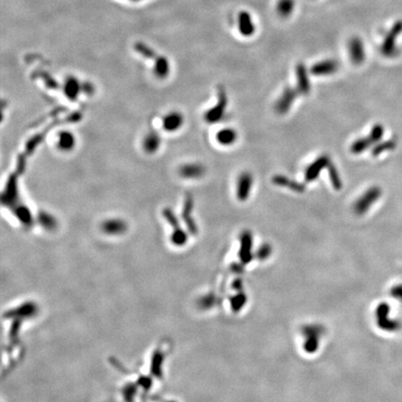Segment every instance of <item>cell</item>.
<instances>
[{"instance_id":"7","label":"cell","mask_w":402,"mask_h":402,"mask_svg":"<svg viewBox=\"0 0 402 402\" xmlns=\"http://www.w3.org/2000/svg\"><path fill=\"white\" fill-rule=\"evenodd\" d=\"M253 179L250 173H242L237 182V197L240 201H245L249 198L251 194Z\"/></svg>"},{"instance_id":"8","label":"cell","mask_w":402,"mask_h":402,"mask_svg":"<svg viewBox=\"0 0 402 402\" xmlns=\"http://www.w3.org/2000/svg\"><path fill=\"white\" fill-rule=\"evenodd\" d=\"M295 74L298 92L301 94H308L311 89V85L307 66L302 62L298 63L295 67Z\"/></svg>"},{"instance_id":"19","label":"cell","mask_w":402,"mask_h":402,"mask_svg":"<svg viewBox=\"0 0 402 402\" xmlns=\"http://www.w3.org/2000/svg\"><path fill=\"white\" fill-rule=\"evenodd\" d=\"M80 89H81L80 85L76 78H69L65 82L64 92H65L67 98H69L71 100H77L78 94L80 92Z\"/></svg>"},{"instance_id":"2","label":"cell","mask_w":402,"mask_h":402,"mask_svg":"<svg viewBox=\"0 0 402 402\" xmlns=\"http://www.w3.org/2000/svg\"><path fill=\"white\" fill-rule=\"evenodd\" d=\"M226 106H227V95L224 88L220 87L218 89L217 105L206 112L205 120L208 123L219 122L220 120H222V118L224 116Z\"/></svg>"},{"instance_id":"22","label":"cell","mask_w":402,"mask_h":402,"mask_svg":"<svg viewBox=\"0 0 402 402\" xmlns=\"http://www.w3.org/2000/svg\"><path fill=\"white\" fill-rule=\"evenodd\" d=\"M328 172H329V179H330V183L332 184V187L335 190H341L343 187V184L341 181L340 175L337 171V169L333 165V163H329Z\"/></svg>"},{"instance_id":"14","label":"cell","mask_w":402,"mask_h":402,"mask_svg":"<svg viewBox=\"0 0 402 402\" xmlns=\"http://www.w3.org/2000/svg\"><path fill=\"white\" fill-rule=\"evenodd\" d=\"M272 182H273L274 184L279 185V186L287 187V188L292 190L294 192H298V193H302V192H304L306 190L305 184L293 181L291 179H289L288 177L284 176V175H276V176H274L273 179H272Z\"/></svg>"},{"instance_id":"6","label":"cell","mask_w":402,"mask_h":402,"mask_svg":"<svg viewBox=\"0 0 402 402\" xmlns=\"http://www.w3.org/2000/svg\"><path fill=\"white\" fill-rule=\"evenodd\" d=\"M339 69V62L333 59H328L318 61L311 67L310 72L316 77H326L330 76Z\"/></svg>"},{"instance_id":"4","label":"cell","mask_w":402,"mask_h":402,"mask_svg":"<svg viewBox=\"0 0 402 402\" xmlns=\"http://www.w3.org/2000/svg\"><path fill=\"white\" fill-rule=\"evenodd\" d=\"M330 162L331 161L329 159V156L322 155V156H318V158L315 161L312 162L306 170L305 178H306L307 183H311V182L316 181L324 169L329 167Z\"/></svg>"},{"instance_id":"21","label":"cell","mask_w":402,"mask_h":402,"mask_svg":"<svg viewBox=\"0 0 402 402\" xmlns=\"http://www.w3.org/2000/svg\"><path fill=\"white\" fill-rule=\"evenodd\" d=\"M373 145L372 141L368 137H363L356 140L351 145V152L355 155L361 154L364 151L368 150V148Z\"/></svg>"},{"instance_id":"10","label":"cell","mask_w":402,"mask_h":402,"mask_svg":"<svg viewBox=\"0 0 402 402\" xmlns=\"http://www.w3.org/2000/svg\"><path fill=\"white\" fill-rule=\"evenodd\" d=\"M184 122V116L180 112H170L162 118V128L168 132H174L182 128Z\"/></svg>"},{"instance_id":"15","label":"cell","mask_w":402,"mask_h":402,"mask_svg":"<svg viewBox=\"0 0 402 402\" xmlns=\"http://www.w3.org/2000/svg\"><path fill=\"white\" fill-rule=\"evenodd\" d=\"M160 145H161V138L159 134L155 131H151L149 133L146 134L143 142L144 150L148 154L156 153V151L159 149Z\"/></svg>"},{"instance_id":"23","label":"cell","mask_w":402,"mask_h":402,"mask_svg":"<svg viewBox=\"0 0 402 402\" xmlns=\"http://www.w3.org/2000/svg\"><path fill=\"white\" fill-rule=\"evenodd\" d=\"M385 133V128L383 127V125L381 124H375L374 127L371 129V132L368 135V138L372 141L373 145H376L377 143H379L380 141L383 138Z\"/></svg>"},{"instance_id":"11","label":"cell","mask_w":402,"mask_h":402,"mask_svg":"<svg viewBox=\"0 0 402 402\" xmlns=\"http://www.w3.org/2000/svg\"><path fill=\"white\" fill-rule=\"evenodd\" d=\"M180 175L185 179L201 178L206 170L203 165L199 163H187L180 168Z\"/></svg>"},{"instance_id":"3","label":"cell","mask_w":402,"mask_h":402,"mask_svg":"<svg viewBox=\"0 0 402 402\" xmlns=\"http://www.w3.org/2000/svg\"><path fill=\"white\" fill-rule=\"evenodd\" d=\"M298 93L299 92L297 89H293L290 87L286 88L275 105L276 112L279 115H286L288 112L290 111Z\"/></svg>"},{"instance_id":"5","label":"cell","mask_w":402,"mask_h":402,"mask_svg":"<svg viewBox=\"0 0 402 402\" xmlns=\"http://www.w3.org/2000/svg\"><path fill=\"white\" fill-rule=\"evenodd\" d=\"M238 29L241 36L250 38L256 32V24L249 11H240L238 15Z\"/></svg>"},{"instance_id":"18","label":"cell","mask_w":402,"mask_h":402,"mask_svg":"<svg viewBox=\"0 0 402 402\" xmlns=\"http://www.w3.org/2000/svg\"><path fill=\"white\" fill-rule=\"evenodd\" d=\"M379 320L381 321V325L384 329H388V330H395L399 328V323L396 321H392L388 318H386V316L388 315V307L386 305H383L382 307H379Z\"/></svg>"},{"instance_id":"20","label":"cell","mask_w":402,"mask_h":402,"mask_svg":"<svg viewBox=\"0 0 402 402\" xmlns=\"http://www.w3.org/2000/svg\"><path fill=\"white\" fill-rule=\"evenodd\" d=\"M396 142L394 139L387 140L385 142H379L376 145H374V148L372 150V154L374 156H379L385 152L393 150L396 147Z\"/></svg>"},{"instance_id":"12","label":"cell","mask_w":402,"mask_h":402,"mask_svg":"<svg viewBox=\"0 0 402 402\" xmlns=\"http://www.w3.org/2000/svg\"><path fill=\"white\" fill-rule=\"evenodd\" d=\"M57 147L62 152H70L76 146V136L69 130H61L57 134Z\"/></svg>"},{"instance_id":"24","label":"cell","mask_w":402,"mask_h":402,"mask_svg":"<svg viewBox=\"0 0 402 402\" xmlns=\"http://www.w3.org/2000/svg\"><path fill=\"white\" fill-rule=\"evenodd\" d=\"M392 294H393L394 297H396V299L402 301V285H398V286L395 287L392 290Z\"/></svg>"},{"instance_id":"16","label":"cell","mask_w":402,"mask_h":402,"mask_svg":"<svg viewBox=\"0 0 402 402\" xmlns=\"http://www.w3.org/2000/svg\"><path fill=\"white\" fill-rule=\"evenodd\" d=\"M216 139L220 145L228 146L234 145L236 143V141L238 139V133L233 128H223L218 132Z\"/></svg>"},{"instance_id":"9","label":"cell","mask_w":402,"mask_h":402,"mask_svg":"<svg viewBox=\"0 0 402 402\" xmlns=\"http://www.w3.org/2000/svg\"><path fill=\"white\" fill-rule=\"evenodd\" d=\"M347 50L353 63L355 64L362 63L365 59V52H364L362 41L360 39L358 38L349 39L347 44Z\"/></svg>"},{"instance_id":"13","label":"cell","mask_w":402,"mask_h":402,"mask_svg":"<svg viewBox=\"0 0 402 402\" xmlns=\"http://www.w3.org/2000/svg\"><path fill=\"white\" fill-rule=\"evenodd\" d=\"M102 228L104 230V232H106V234H120L126 231L127 224L121 219L113 218V219H108V220H106V222H104L102 225Z\"/></svg>"},{"instance_id":"1","label":"cell","mask_w":402,"mask_h":402,"mask_svg":"<svg viewBox=\"0 0 402 402\" xmlns=\"http://www.w3.org/2000/svg\"><path fill=\"white\" fill-rule=\"evenodd\" d=\"M382 195V189L378 186H373L360 195L354 204V212L357 215H363L368 212L371 207L379 199Z\"/></svg>"},{"instance_id":"17","label":"cell","mask_w":402,"mask_h":402,"mask_svg":"<svg viewBox=\"0 0 402 402\" xmlns=\"http://www.w3.org/2000/svg\"><path fill=\"white\" fill-rule=\"evenodd\" d=\"M295 10V0H279L277 3V13L283 19L291 16Z\"/></svg>"}]
</instances>
